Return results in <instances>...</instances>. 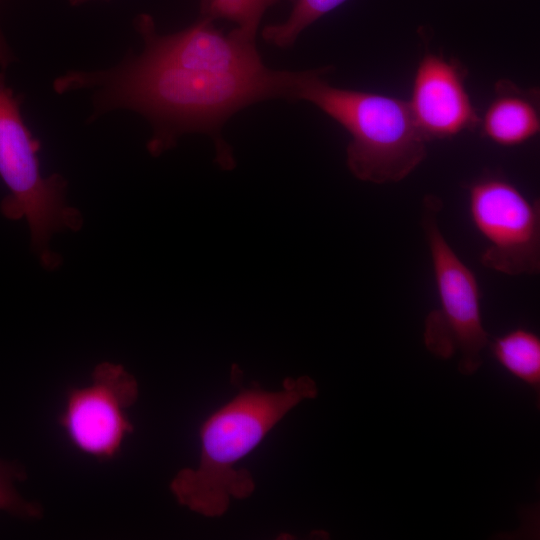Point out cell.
Masks as SVG:
<instances>
[{
    "label": "cell",
    "instance_id": "obj_1",
    "mask_svg": "<svg viewBox=\"0 0 540 540\" xmlns=\"http://www.w3.org/2000/svg\"><path fill=\"white\" fill-rule=\"evenodd\" d=\"M296 71L219 73L160 55L144 47L140 55L100 71H70L59 77L58 93L93 89L97 114L125 108L139 112L153 126L148 150L158 156L185 133L212 137L219 166L235 160L221 129L235 113L256 102L289 100Z\"/></svg>",
    "mask_w": 540,
    "mask_h": 540
},
{
    "label": "cell",
    "instance_id": "obj_2",
    "mask_svg": "<svg viewBox=\"0 0 540 540\" xmlns=\"http://www.w3.org/2000/svg\"><path fill=\"white\" fill-rule=\"evenodd\" d=\"M317 393L316 382L309 376L288 377L281 390L245 389L212 413L200 427L198 467L182 469L170 483L178 503L203 516L218 517L232 498L249 497L254 479L247 469L236 470L234 465L291 409Z\"/></svg>",
    "mask_w": 540,
    "mask_h": 540
},
{
    "label": "cell",
    "instance_id": "obj_3",
    "mask_svg": "<svg viewBox=\"0 0 540 540\" xmlns=\"http://www.w3.org/2000/svg\"><path fill=\"white\" fill-rule=\"evenodd\" d=\"M331 67L296 71L290 100L307 101L339 123L350 135L346 164L359 180L395 183L426 158L427 139L403 99L331 86Z\"/></svg>",
    "mask_w": 540,
    "mask_h": 540
},
{
    "label": "cell",
    "instance_id": "obj_4",
    "mask_svg": "<svg viewBox=\"0 0 540 540\" xmlns=\"http://www.w3.org/2000/svg\"><path fill=\"white\" fill-rule=\"evenodd\" d=\"M20 103V96L14 95L0 74V177L9 190L0 210L11 220L27 219L34 252L46 268L53 269L61 259L48 248L51 235L63 229L77 231L83 219L65 203V179L59 174L42 177L37 156L40 142L25 125Z\"/></svg>",
    "mask_w": 540,
    "mask_h": 540
},
{
    "label": "cell",
    "instance_id": "obj_5",
    "mask_svg": "<svg viewBox=\"0 0 540 540\" xmlns=\"http://www.w3.org/2000/svg\"><path fill=\"white\" fill-rule=\"evenodd\" d=\"M441 203L424 201L422 226L428 244L440 308L425 321L424 343L442 359L460 354L461 374H474L482 365L488 333L482 322L481 291L474 272L461 260L444 237L437 214Z\"/></svg>",
    "mask_w": 540,
    "mask_h": 540
},
{
    "label": "cell",
    "instance_id": "obj_6",
    "mask_svg": "<svg viewBox=\"0 0 540 540\" xmlns=\"http://www.w3.org/2000/svg\"><path fill=\"white\" fill-rule=\"evenodd\" d=\"M471 220L487 242L480 261L487 269L509 275L540 271V205L514 184L497 177L468 188Z\"/></svg>",
    "mask_w": 540,
    "mask_h": 540
},
{
    "label": "cell",
    "instance_id": "obj_7",
    "mask_svg": "<svg viewBox=\"0 0 540 540\" xmlns=\"http://www.w3.org/2000/svg\"><path fill=\"white\" fill-rule=\"evenodd\" d=\"M138 398L136 379L121 365L103 362L84 387H71L58 423L69 442L99 461L114 459L133 430L127 410Z\"/></svg>",
    "mask_w": 540,
    "mask_h": 540
},
{
    "label": "cell",
    "instance_id": "obj_8",
    "mask_svg": "<svg viewBox=\"0 0 540 540\" xmlns=\"http://www.w3.org/2000/svg\"><path fill=\"white\" fill-rule=\"evenodd\" d=\"M407 103L427 141L451 138L479 125L463 69L442 55L427 53L419 61Z\"/></svg>",
    "mask_w": 540,
    "mask_h": 540
},
{
    "label": "cell",
    "instance_id": "obj_9",
    "mask_svg": "<svg viewBox=\"0 0 540 540\" xmlns=\"http://www.w3.org/2000/svg\"><path fill=\"white\" fill-rule=\"evenodd\" d=\"M134 26L144 47L171 59L219 73L260 72L264 65L255 40L233 29L225 34L213 21L200 17L191 26L172 34H160L153 18L140 14Z\"/></svg>",
    "mask_w": 540,
    "mask_h": 540
},
{
    "label": "cell",
    "instance_id": "obj_10",
    "mask_svg": "<svg viewBox=\"0 0 540 540\" xmlns=\"http://www.w3.org/2000/svg\"><path fill=\"white\" fill-rule=\"evenodd\" d=\"M482 135L491 142L513 147L540 131L538 92L524 90L508 80L495 85V96L479 121Z\"/></svg>",
    "mask_w": 540,
    "mask_h": 540
},
{
    "label": "cell",
    "instance_id": "obj_11",
    "mask_svg": "<svg viewBox=\"0 0 540 540\" xmlns=\"http://www.w3.org/2000/svg\"><path fill=\"white\" fill-rule=\"evenodd\" d=\"M491 351L512 376L539 391L540 339L534 332L522 327L515 328L495 338Z\"/></svg>",
    "mask_w": 540,
    "mask_h": 540
},
{
    "label": "cell",
    "instance_id": "obj_12",
    "mask_svg": "<svg viewBox=\"0 0 540 540\" xmlns=\"http://www.w3.org/2000/svg\"><path fill=\"white\" fill-rule=\"evenodd\" d=\"M347 0H293L287 19L268 24L262 30L263 39L278 48L291 47L311 24L330 13Z\"/></svg>",
    "mask_w": 540,
    "mask_h": 540
},
{
    "label": "cell",
    "instance_id": "obj_13",
    "mask_svg": "<svg viewBox=\"0 0 540 540\" xmlns=\"http://www.w3.org/2000/svg\"><path fill=\"white\" fill-rule=\"evenodd\" d=\"M282 1L285 0H199L200 17L233 22L242 36L255 40L264 13Z\"/></svg>",
    "mask_w": 540,
    "mask_h": 540
},
{
    "label": "cell",
    "instance_id": "obj_14",
    "mask_svg": "<svg viewBox=\"0 0 540 540\" xmlns=\"http://www.w3.org/2000/svg\"><path fill=\"white\" fill-rule=\"evenodd\" d=\"M25 478L26 472L22 465L0 459V510L21 519L41 518L42 507L38 503L26 501L16 490L15 483Z\"/></svg>",
    "mask_w": 540,
    "mask_h": 540
},
{
    "label": "cell",
    "instance_id": "obj_15",
    "mask_svg": "<svg viewBox=\"0 0 540 540\" xmlns=\"http://www.w3.org/2000/svg\"><path fill=\"white\" fill-rule=\"evenodd\" d=\"M12 60L11 52L0 28V65L6 67Z\"/></svg>",
    "mask_w": 540,
    "mask_h": 540
},
{
    "label": "cell",
    "instance_id": "obj_16",
    "mask_svg": "<svg viewBox=\"0 0 540 540\" xmlns=\"http://www.w3.org/2000/svg\"><path fill=\"white\" fill-rule=\"evenodd\" d=\"M68 1L71 5L78 6V5H81L90 1H95V0H68Z\"/></svg>",
    "mask_w": 540,
    "mask_h": 540
}]
</instances>
